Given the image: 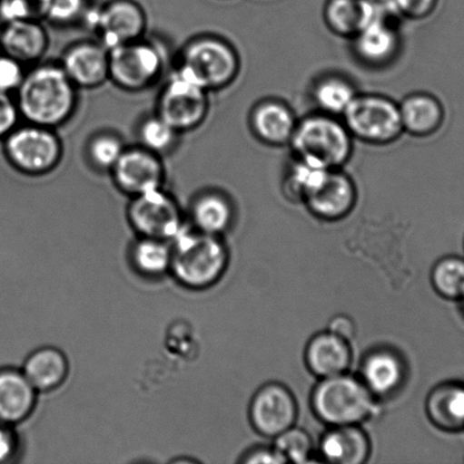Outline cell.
<instances>
[{
	"label": "cell",
	"mask_w": 464,
	"mask_h": 464,
	"mask_svg": "<svg viewBox=\"0 0 464 464\" xmlns=\"http://www.w3.org/2000/svg\"><path fill=\"white\" fill-rule=\"evenodd\" d=\"M21 118L49 129L65 124L77 106V88L61 63H41L27 72L16 91Z\"/></svg>",
	"instance_id": "1"
},
{
	"label": "cell",
	"mask_w": 464,
	"mask_h": 464,
	"mask_svg": "<svg viewBox=\"0 0 464 464\" xmlns=\"http://www.w3.org/2000/svg\"><path fill=\"white\" fill-rule=\"evenodd\" d=\"M289 144L294 159L327 170L342 169L353 151V138L343 121L322 112L298 121Z\"/></svg>",
	"instance_id": "2"
},
{
	"label": "cell",
	"mask_w": 464,
	"mask_h": 464,
	"mask_svg": "<svg viewBox=\"0 0 464 464\" xmlns=\"http://www.w3.org/2000/svg\"><path fill=\"white\" fill-rule=\"evenodd\" d=\"M175 72L211 92L233 83L239 75L240 58L227 41L202 35L182 49Z\"/></svg>",
	"instance_id": "3"
},
{
	"label": "cell",
	"mask_w": 464,
	"mask_h": 464,
	"mask_svg": "<svg viewBox=\"0 0 464 464\" xmlns=\"http://www.w3.org/2000/svg\"><path fill=\"white\" fill-rule=\"evenodd\" d=\"M174 239L171 268L182 285L202 289L220 279L225 270L227 254L217 236L182 230Z\"/></svg>",
	"instance_id": "4"
},
{
	"label": "cell",
	"mask_w": 464,
	"mask_h": 464,
	"mask_svg": "<svg viewBox=\"0 0 464 464\" xmlns=\"http://www.w3.org/2000/svg\"><path fill=\"white\" fill-rule=\"evenodd\" d=\"M5 153L22 174L44 176L61 162L63 145L54 129L26 122L5 138Z\"/></svg>",
	"instance_id": "5"
},
{
	"label": "cell",
	"mask_w": 464,
	"mask_h": 464,
	"mask_svg": "<svg viewBox=\"0 0 464 464\" xmlns=\"http://www.w3.org/2000/svg\"><path fill=\"white\" fill-rule=\"evenodd\" d=\"M342 118L352 138L362 142L390 144L403 133L399 104L384 95L358 94Z\"/></svg>",
	"instance_id": "6"
},
{
	"label": "cell",
	"mask_w": 464,
	"mask_h": 464,
	"mask_svg": "<svg viewBox=\"0 0 464 464\" xmlns=\"http://www.w3.org/2000/svg\"><path fill=\"white\" fill-rule=\"evenodd\" d=\"M165 57L143 38L109 50V81L129 92L149 89L161 79Z\"/></svg>",
	"instance_id": "7"
},
{
	"label": "cell",
	"mask_w": 464,
	"mask_h": 464,
	"mask_svg": "<svg viewBox=\"0 0 464 464\" xmlns=\"http://www.w3.org/2000/svg\"><path fill=\"white\" fill-rule=\"evenodd\" d=\"M313 407L322 420L335 426H352L372 411L366 385L343 374L327 377L313 394Z\"/></svg>",
	"instance_id": "8"
},
{
	"label": "cell",
	"mask_w": 464,
	"mask_h": 464,
	"mask_svg": "<svg viewBox=\"0 0 464 464\" xmlns=\"http://www.w3.org/2000/svg\"><path fill=\"white\" fill-rule=\"evenodd\" d=\"M208 111V91L179 72H173L159 95L157 116L179 133H183L202 125Z\"/></svg>",
	"instance_id": "9"
},
{
	"label": "cell",
	"mask_w": 464,
	"mask_h": 464,
	"mask_svg": "<svg viewBox=\"0 0 464 464\" xmlns=\"http://www.w3.org/2000/svg\"><path fill=\"white\" fill-rule=\"evenodd\" d=\"M127 215L133 228L145 238L168 240L183 230L179 204L163 188L133 197Z\"/></svg>",
	"instance_id": "10"
},
{
	"label": "cell",
	"mask_w": 464,
	"mask_h": 464,
	"mask_svg": "<svg viewBox=\"0 0 464 464\" xmlns=\"http://www.w3.org/2000/svg\"><path fill=\"white\" fill-rule=\"evenodd\" d=\"M94 30L108 50L143 38L147 17L133 0H112L95 14Z\"/></svg>",
	"instance_id": "11"
},
{
	"label": "cell",
	"mask_w": 464,
	"mask_h": 464,
	"mask_svg": "<svg viewBox=\"0 0 464 464\" xmlns=\"http://www.w3.org/2000/svg\"><path fill=\"white\" fill-rule=\"evenodd\" d=\"M111 172L117 188L132 198L163 188L165 181L161 156L143 147L125 149Z\"/></svg>",
	"instance_id": "12"
},
{
	"label": "cell",
	"mask_w": 464,
	"mask_h": 464,
	"mask_svg": "<svg viewBox=\"0 0 464 464\" xmlns=\"http://www.w3.org/2000/svg\"><path fill=\"white\" fill-rule=\"evenodd\" d=\"M397 12L380 8L379 15L354 36L353 49L359 61L371 67L393 62L401 48V36L392 21Z\"/></svg>",
	"instance_id": "13"
},
{
	"label": "cell",
	"mask_w": 464,
	"mask_h": 464,
	"mask_svg": "<svg viewBox=\"0 0 464 464\" xmlns=\"http://www.w3.org/2000/svg\"><path fill=\"white\" fill-rule=\"evenodd\" d=\"M356 202L357 188L351 177L342 169H335L327 174L303 203L321 219L339 220L352 211Z\"/></svg>",
	"instance_id": "14"
},
{
	"label": "cell",
	"mask_w": 464,
	"mask_h": 464,
	"mask_svg": "<svg viewBox=\"0 0 464 464\" xmlns=\"http://www.w3.org/2000/svg\"><path fill=\"white\" fill-rule=\"evenodd\" d=\"M61 66L77 89L98 88L109 81V50L91 41L73 44L64 53Z\"/></svg>",
	"instance_id": "15"
},
{
	"label": "cell",
	"mask_w": 464,
	"mask_h": 464,
	"mask_svg": "<svg viewBox=\"0 0 464 464\" xmlns=\"http://www.w3.org/2000/svg\"><path fill=\"white\" fill-rule=\"evenodd\" d=\"M252 417L254 426L261 433L279 436L292 429L297 417V407L288 390L279 385H270L254 398Z\"/></svg>",
	"instance_id": "16"
},
{
	"label": "cell",
	"mask_w": 464,
	"mask_h": 464,
	"mask_svg": "<svg viewBox=\"0 0 464 464\" xmlns=\"http://www.w3.org/2000/svg\"><path fill=\"white\" fill-rule=\"evenodd\" d=\"M0 34V47L5 54L23 65L39 62L47 52L49 36L39 20H22L5 23Z\"/></svg>",
	"instance_id": "17"
},
{
	"label": "cell",
	"mask_w": 464,
	"mask_h": 464,
	"mask_svg": "<svg viewBox=\"0 0 464 464\" xmlns=\"http://www.w3.org/2000/svg\"><path fill=\"white\" fill-rule=\"evenodd\" d=\"M297 122L291 108L277 100L259 102L250 116L254 136L271 147L289 144Z\"/></svg>",
	"instance_id": "18"
},
{
	"label": "cell",
	"mask_w": 464,
	"mask_h": 464,
	"mask_svg": "<svg viewBox=\"0 0 464 464\" xmlns=\"http://www.w3.org/2000/svg\"><path fill=\"white\" fill-rule=\"evenodd\" d=\"M35 389L23 372H0V424L13 425L25 420L34 411Z\"/></svg>",
	"instance_id": "19"
},
{
	"label": "cell",
	"mask_w": 464,
	"mask_h": 464,
	"mask_svg": "<svg viewBox=\"0 0 464 464\" xmlns=\"http://www.w3.org/2000/svg\"><path fill=\"white\" fill-rule=\"evenodd\" d=\"M399 108L403 131L416 138L433 135L443 125L444 108L434 95L424 92L409 94L399 103Z\"/></svg>",
	"instance_id": "20"
},
{
	"label": "cell",
	"mask_w": 464,
	"mask_h": 464,
	"mask_svg": "<svg viewBox=\"0 0 464 464\" xmlns=\"http://www.w3.org/2000/svg\"><path fill=\"white\" fill-rule=\"evenodd\" d=\"M379 12L380 8L370 0H327L324 20L334 34L353 39Z\"/></svg>",
	"instance_id": "21"
},
{
	"label": "cell",
	"mask_w": 464,
	"mask_h": 464,
	"mask_svg": "<svg viewBox=\"0 0 464 464\" xmlns=\"http://www.w3.org/2000/svg\"><path fill=\"white\" fill-rule=\"evenodd\" d=\"M307 361L315 374L327 379L343 374L350 365L351 354L345 339L326 334L316 336L309 344Z\"/></svg>",
	"instance_id": "22"
},
{
	"label": "cell",
	"mask_w": 464,
	"mask_h": 464,
	"mask_svg": "<svg viewBox=\"0 0 464 464\" xmlns=\"http://www.w3.org/2000/svg\"><path fill=\"white\" fill-rule=\"evenodd\" d=\"M68 372L66 357L54 348H44L32 353L25 365L23 374L35 391L58 388L65 381Z\"/></svg>",
	"instance_id": "23"
},
{
	"label": "cell",
	"mask_w": 464,
	"mask_h": 464,
	"mask_svg": "<svg viewBox=\"0 0 464 464\" xmlns=\"http://www.w3.org/2000/svg\"><path fill=\"white\" fill-rule=\"evenodd\" d=\"M322 457L338 464H360L365 462L370 445L362 431L352 426H340L331 431L321 442Z\"/></svg>",
	"instance_id": "24"
},
{
	"label": "cell",
	"mask_w": 464,
	"mask_h": 464,
	"mask_svg": "<svg viewBox=\"0 0 464 464\" xmlns=\"http://www.w3.org/2000/svg\"><path fill=\"white\" fill-rule=\"evenodd\" d=\"M193 219L199 231L218 236L229 228L233 208L229 199L220 193H204L193 203Z\"/></svg>",
	"instance_id": "25"
},
{
	"label": "cell",
	"mask_w": 464,
	"mask_h": 464,
	"mask_svg": "<svg viewBox=\"0 0 464 464\" xmlns=\"http://www.w3.org/2000/svg\"><path fill=\"white\" fill-rule=\"evenodd\" d=\"M358 95L351 82L339 75L322 77L313 86L312 98L321 112L342 117Z\"/></svg>",
	"instance_id": "26"
},
{
	"label": "cell",
	"mask_w": 464,
	"mask_h": 464,
	"mask_svg": "<svg viewBox=\"0 0 464 464\" xmlns=\"http://www.w3.org/2000/svg\"><path fill=\"white\" fill-rule=\"evenodd\" d=\"M368 390L379 394L392 392L402 379V367L397 357L390 353L372 354L363 366Z\"/></svg>",
	"instance_id": "27"
},
{
	"label": "cell",
	"mask_w": 464,
	"mask_h": 464,
	"mask_svg": "<svg viewBox=\"0 0 464 464\" xmlns=\"http://www.w3.org/2000/svg\"><path fill=\"white\" fill-rule=\"evenodd\" d=\"M435 420L443 429L464 430V386H444L434 394L430 404Z\"/></svg>",
	"instance_id": "28"
},
{
	"label": "cell",
	"mask_w": 464,
	"mask_h": 464,
	"mask_svg": "<svg viewBox=\"0 0 464 464\" xmlns=\"http://www.w3.org/2000/svg\"><path fill=\"white\" fill-rule=\"evenodd\" d=\"M330 171L295 159L284 179V194L292 201L304 202Z\"/></svg>",
	"instance_id": "29"
},
{
	"label": "cell",
	"mask_w": 464,
	"mask_h": 464,
	"mask_svg": "<svg viewBox=\"0 0 464 464\" xmlns=\"http://www.w3.org/2000/svg\"><path fill=\"white\" fill-rule=\"evenodd\" d=\"M132 259L136 268L145 276H161L170 270L172 248L166 240L145 238L134 246Z\"/></svg>",
	"instance_id": "30"
},
{
	"label": "cell",
	"mask_w": 464,
	"mask_h": 464,
	"mask_svg": "<svg viewBox=\"0 0 464 464\" xmlns=\"http://www.w3.org/2000/svg\"><path fill=\"white\" fill-rule=\"evenodd\" d=\"M433 284L443 297L461 300L464 297V258L442 259L434 268Z\"/></svg>",
	"instance_id": "31"
},
{
	"label": "cell",
	"mask_w": 464,
	"mask_h": 464,
	"mask_svg": "<svg viewBox=\"0 0 464 464\" xmlns=\"http://www.w3.org/2000/svg\"><path fill=\"white\" fill-rule=\"evenodd\" d=\"M179 134V131L157 115L145 120L139 130L141 147L158 156L174 147Z\"/></svg>",
	"instance_id": "32"
},
{
	"label": "cell",
	"mask_w": 464,
	"mask_h": 464,
	"mask_svg": "<svg viewBox=\"0 0 464 464\" xmlns=\"http://www.w3.org/2000/svg\"><path fill=\"white\" fill-rule=\"evenodd\" d=\"M124 151V144L121 139L108 133L95 136L91 140L88 148L89 158L93 165L99 169L108 171H112Z\"/></svg>",
	"instance_id": "33"
},
{
	"label": "cell",
	"mask_w": 464,
	"mask_h": 464,
	"mask_svg": "<svg viewBox=\"0 0 464 464\" xmlns=\"http://www.w3.org/2000/svg\"><path fill=\"white\" fill-rule=\"evenodd\" d=\"M276 451L285 461L304 463L309 460L311 452V439L301 430L290 429L277 436Z\"/></svg>",
	"instance_id": "34"
},
{
	"label": "cell",
	"mask_w": 464,
	"mask_h": 464,
	"mask_svg": "<svg viewBox=\"0 0 464 464\" xmlns=\"http://www.w3.org/2000/svg\"><path fill=\"white\" fill-rule=\"evenodd\" d=\"M84 9L85 0H43V17L57 24L79 20Z\"/></svg>",
	"instance_id": "35"
},
{
	"label": "cell",
	"mask_w": 464,
	"mask_h": 464,
	"mask_svg": "<svg viewBox=\"0 0 464 464\" xmlns=\"http://www.w3.org/2000/svg\"><path fill=\"white\" fill-rule=\"evenodd\" d=\"M43 16V0H0V18L5 23L38 20Z\"/></svg>",
	"instance_id": "36"
},
{
	"label": "cell",
	"mask_w": 464,
	"mask_h": 464,
	"mask_svg": "<svg viewBox=\"0 0 464 464\" xmlns=\"http://www.w3.org/2000/svg\"><path fill=\"white\" fill-rule=\"evenodd\" d=\"M25 66L8 54L0 56V92H16L26 74Z\"/></svg>",
	"instance_id": "37"
},
{
	"label": "cell",
	"mask_w": 464,
	"mask_h": 464,
	"mask_svg": "<svg viewBox=\"0 0 464 464\" xmlns=\"http://www.w3.org/2000/svg\"><path fill=\"white\" fill-rule=\"evenodd\" d=\"M438 5L439 0H394L393 6L400 16L422 20L430 16Z\"/></svg>",
	"instance_id": "38"
},
{
	"label": "cell",
	"mask_w": 464,
	"mask_h": 464,
	"mask_svg": "<svg viewBox=\"0 0 464 464\" xmlns=\"http://www.w3.org/2000/svg\"><path fill=\"white\" fill-rule=\"evenodd\" d=\"M21 113L16 100L8 93L0 92V139H5L18 126Z\"/></svg>",
	"instance_id": "39"
},
{
	"label": "cell",
	"mask_w": 464,
	"mask_h": 464,
	"mask_svg": "<svg viewBox=\"0 0 464 464\" xmlns=\"http://www.w3.org/2000/svg\"><path fill=\"white\" fill-rule=\"evenodd\" d=\"M16 450V440L7 425L0 424V463L7 462Z\"/></svg>",
	"instance_id": "40"
},
{
	"label": "cell",
	"mask_w": 464,
	"mask_h": 464,
	"mask_svg": "<svg viewBox=\"0 0 464 464\" xmlns=\"http://www.w3.org/2000/svg\"><path fill=\"white\" fill-rule=\"evenodd\" d=\"M331 334L339 335L343 339H349L353 334L351 322H350L348 318H336V320L331 323Z\"/></svg>",
	"instance_id": "41"
},
{
	"label": "cell",
	"mask_w": 464,
	"mask_h": 464,
	"mask_svg": "<svg viewBox=\"0 0 464 464\" xmlns=\"http://www.w3.org/2000/svg\"><path fill=\"white\" fill-rule=\"evenodd\" d=\"M248 462L252 463H285V459L276 450L262 451L252 454Z\"/></svg>",
	"instance_id": "42"
},
{
	"label": "cell",
	"mask_w": 464,
	"mask_h": 464,
	"mask_svg": "<svg viewBox=\"0 0 464 464\" xmlns=\"http://www.w3.org/2000/svg\"><path fill=\"white\" fill-rule=\"evenodd\" d=\"M370 2L374 3L377 7L383 9H390V11H394V0H370Z\"/></svg>",
	"instance_id": "43"
},
{
	"label": "cell",
	"mask_w": 464,
	"mask_h": 464,
	"mask_svg": "<svg viewBox=\"0 0 464 464\" xmlns=\"http://www.w3.org/2000/svg\"><path fill=\"white\" fill-rule=\"evenodd\" d=\"M462 300V303H463V307H464V297L461 299Z\"/></svg>",
	"instance_id": "44"
}]
</instances>
